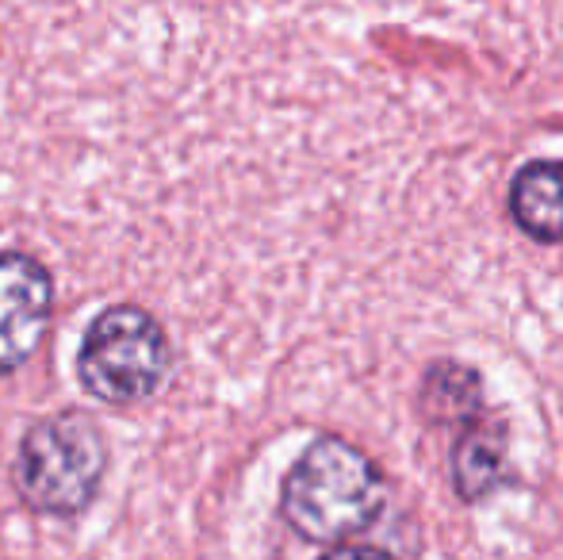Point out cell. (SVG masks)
I'll list each match as a JSON object with an SVG mask.
<instances>
[{"label": "cell", "instance_id": "6da1fadb", "mask_svg": "<svg viewBox=\"0 0 563 560\" xmlns=\"http://www.w3.org/2000/svg\"><path fill=\"white\" fill-rule=\"evenodd\" d=\"M384 503L387 480L379 464L338 433L314 438L280 484V518L311 546H345L376 523Z\"/></svg>", "mask_w": 563, "mask_h": 560}, {"label": "cell", "instance_id": "7a4b0ae2", "mask_svg": "<svg viewBox=\"0 0 563 560\" xmlns=\"http://www.w3.org/2000/svg\"><path fill=\"white\" fill-rule=\"evenodd\" d=\"M112 449L85 411H58L31 422L12 457V487L31 515L77 518L97 503Z\"/></svg>", "mask_w": 563, "mask_h": 560}, {"label": "cell", "instance_id": "3957f363", "mask_svg": "<svg viewBox=\"0 0 563 560\" xmlns=\"http://www.w3.org/2000/svg\"><path fill=\"white\" fill-rule=\"evenodd\" d=\"M173 365L165 327L134 304L100 311L77 350V376L92 399L108 407H134L157 396Z\"/></svg>", "mask_w": 563, "mask_h": 560}, {"label": "cell", "instance_id": "277c9868", "mask_svg": "<svg viewBox=\"0 0 563 560\" xmlns=\"http://www.w3.org/2000/svg\"><path fill=\"white\" fill-rule=\"evenodd\" d=\"M54 311V284L38 257L0 250V376L27 365Z\"/></svg>", "mask_w": 563, "mask_h": 560}, {"label": "cell", "instance_id": "5b68a950", "mask_svg": "<svg viewBox=\"0 0 563 560\" xmlns=\"http://www.w3.org/2000/svg\"><path fill=\"white\" fill-rule=\"evenodd\" d=\"M510 211L529 239L563 242V162H529L510 185Z\"/></svg>", "mask_w": 563, "mask_h": 560}, {"label": "cell", "instance_id": "8992f818", "mask_svg": "<svg viewBox=\"0 0 563 560\" xmlns=\"http://www.w3.org/2000/svg\"><path fill=\"white\" fill-rule=\"evenodd\" d=\"M449 469L460 503H483L506 472V433L483 419L464 426L456 446H452Z\"/></svg>", "mask_w": 563, "mask_h": 560}, {"label": "cell", "instance_id": "52a82bcc", "mask_svg": "<svg viewBox=\"0 0 563 560\" xmlns=\"http://www.w3.org/2000/svg\"><path fill=\"white\" fill-rule=\"evenodd\" d=\"M422 411L430 422L438 426H472L475 419H483V388L479 376L464 365H452L441 361L438 369H430L422 388Z\"/></svg>", "mask_w": 563, "mask_h": 560}, {"label": "cell", "instance_id": "ba28073f", "mask_svg": "<svg viewBox=\"0 0 563 560\" xmlns=\"http://www.w3.org/2000/svg\"><path fill=\"white\" fill-rule=\"evenodd\" d=\"M319 560H399V557H391L387 549H379V546H334V549H327Z\"/></svg>", "mask_w": 563, "mask_h": 560}]
</instances>
